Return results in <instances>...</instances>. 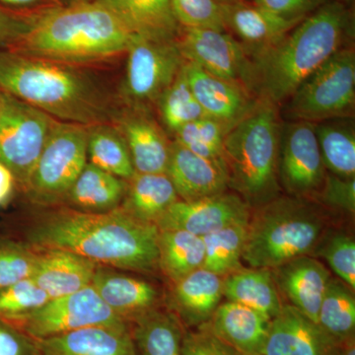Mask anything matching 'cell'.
Returning <instances> with one entry per match:
<instances>
[{"label":"cell","mask_w":355,"mask_h":355,"mask_svg":"<svg viewBox=\"0 0 355 355\" xmlns=\"http://www.w3.org/2000/svg\"><path fill=\"white\" fill-rule=\"evenodd\" d=\"M312 254L324 258L338 279L354 291L355 242L352 235L327 229Z\"/></svg>","instance_id":"38"},{"label":"cell","mask_w":355,"mask_h":355,"mask_svg":"<svg viewBox=\"0 0 355 355\" xmlns=\"http://www.w3.org/2000/svg\"><path fill=\"white\" fill-rule=\"evenodd\" d=\"M223 297V277L200 268L173 284L170 309L184 327L207 323Z\"/></svg>","instance_id":"24"},{"label":"cell","mask_w":355,"mask_h":355,"mask_svg":"<svg viewBox=\"0 0 355 355\" xmlns=\"http://www.w3.org/2000/svg\"><path fill=\"white\" fill-rule=\"evenodd\" d=\"M87 159L91 164L125 181L135 176L127 142L113 123L89 125Z\"/></svg>","instance_id":"32"},{"label":"cell","mask_w":355,"mask_h":355,"mask_svg":"<svg viewBox=\"0 0 355 355\" xmlns=\"http://www.w3.org/2000/svg\"><path fill=\"white\" fill-rule=\"evenodd\" d=\"M57 121L41 110L4 94L0 111V162L12 171L20 193Z\"/></svg>","instance_id":"11"},{"label":"cell","mask_w":355,"mask_h":355,"mask_svg":"<svg viewBox=\"0 0 355 355\" xmlns=\"http://www.w3.org/2000/svg\"><path fill=\"white\" fill-rule=\"evenodd\" d=\"M108 8L132 36L174 41L182 27L177 22L171 0H96Z\"/></svg>","instance_id":"26"},{"label":"cell","mask_w":355,"mask_h":355,"mask_svg":"<svg viewBox=\"0 0 355 355\" xmlns=\"http://www.w3.org/2000/svg\"><path fill=\"white\" fill-rule=\"evenodd\" d=\"M355 104V51L343 46L299 86L289 98L292 121L320 123L347 118Z\"/></svg>","instance_id":"8"},{"label":"cell","mask_w":355,"mask_h":355,"mask_svg":"<svg viewBox=\"0 0 355 355\" xmlns=\"http://www.w3.org/2000/svg\"><path fill=\"white\" fill-rule=\"evenodd\" d=\"M4 94L0 92V111H1L2 104H3Z\"/></svg>","instance_id":"51"},{"label":"cell","mask_w":355,"mask_h":355,"mask_svg":"<svg viewBox=\"0 0 355 355\" xmlns=\"http://www.w3.org/2000/svg\"><path fill=\"white\" fill-rule=\"evenodd\" d=\"M35 250L37 260L31 279L51 299L74 293L91 286L100 266L67 250Z\"/></svg>","instance_id":"22"},{"label":"cell","mask_w":355,"mask_h":355,"mask_svg":"<svg viewBox=\"0 0 355 355\" xmlns=\"http://www.w3.org/2000/svg\"><path fill=\"white\" fill-rule=\"evenodd\" d=\"M316 135L324 168L331 174L354 179L355 135L343 123H316Z\"/></svg>","instance_id":"35"},{"label":"cell","mask_w":355,"mask_h":355,"mask_svg":"<svg viewBox=\"0 0 355 355\" xmlns=\"http://www.w3.org/2000/svg\"><path fill=\"white\" fill-rule=\"evenodd\" d=\"M248 223L249 221L232 224L202 236L205 244L202 268L222 277L242 268Z\"/></svg>","instance_id":"34"},{"label":"cell","mask_w":355,"mask_h":355,"mask_svg":"<svg viewBox=\"0 0 355 355\" xmlns=\"http://www.w3.org/2000/svg\"><path fill=\"white\" fill-rule=\"evenodd\" d=\"M30 277L0 289V321L14 319L38 309L50 300Z\"/></svg>","instance_id":"40"},{"label":"cell","mask_w":355,"mask_h":355,"mask_svg":"<svg viewBox=\"0 0 355 355\" xmlns=\"http://www.w3.org/2000/svg\"><path fill=\"white\" fill-rule=\"evenodd\" d=\"M39 17L20 15L0 8V50H13L26 38Z\"/></svg>","instance_id":"44"},{"label":"cell","mask_w":355,"mask_h":355,"mask_svg":"<svg viewBox=\"0 0 355 355\" xmlns=\"http://www.w3.org/2000/svg\"><path fill=\"white\" fill-rule=\"evenodd\" d=\"M128 327L137 355H182L186 327L170 308L149 311Z\"/></svg>","instance_id":"28"},{"label":"cell","mask_w":355,"mask_h":355,"mask_svg":"<svg viewBox=\"0 0 355 355\" xmlns=\"http://www.w3.org/2000/svg\"><path fill=\"white\" fill-rule=\"evenodd\" d=\"M159 123L172 137L187 123L207 116L193 95L183 67L154 106Z\"/></svg>","instance_id":"36"},{"label":"cell","mask_w":355,"mask_h":355,"mask_svg":"<svg viewBox=\"0 0 355 355\" xmlns=\"http://www.w3.org/2000/svg\"><path fill=\"white\" fill-rule=\"evenodd\" d=\"M330 0H253L254 4L287 20L301 22Z\"/></svg>","instance_id":"45"},{"label":"cell","mask_w":355,"mask_h":355,"mask_svg":"<svg viewBox=\"0 0 355 355\" xmlns=\"http://www.w3.org/2000/svg\"><path fill=\"white\" fill-rule=\"evenodd\" d=\"M91 286L116 316L130 324L160 307L162 295L153 282L99 266Z\"/></svg>","instance_id":"21"},{"label":"cell","mask_w":355,"mask_h":355,"mask_svg":"<svg viewBox=\"0 0 355 355\" xmlns=\"http://www.w3.org/2000/svg\"><path fill=\"white\" fill-rule=\"evenodd\" d=\"M270 318L239 303L219 304L207 323L203 324L217 338L243 354H260Z\"/></svg>","instance_id":"25"},{"label":"cell","mask_w":355,"mask_h":355,"mask_svg":"<svg viewBox=\"0 0 355 355\" xmlns=\"http://www.w3.org/2000/svg\"><path fill=\"white\" fill-rule=\"evenodd\" d=\"M203 261L202 237L178 229L159 230L158 268L172 284L202 268Z\"/></svg>","instance_id":"31"},{"label":"cell","mask_w":355,"mask_h":355,"mask_svg":"<svg viewBox=\"0 0 355 355\" xmlns=\"http://www.w3.org/2000/svg\"><path fill=\"white\" fill-rule=\"evenodd\" d=\"M316 195L326 207L354 214L355 179H343L329 173Z\"/></svg>","instance_id":"42"},{"label":"cell","mask_w":355,"mask_h":355,"mask_svg":"<svg viewBox=\"0 0 355 355\" xmlns=\"http://www.w3.org/2000/svg\"><path fill=\"white\" fill-rule=\"evenodd\" d=\"M171 6L182 28L226 31L218 0H171Z\"/></svg>","instance_id":"41"},{"label":"cell","mask_w":355,"mask_h":355,"mask_svg":"<svg viewBox=\"0 0 355 355\" xmlns=\"http://www.w3.org/2000/svg\"><path fill=\"white\" fill-rule=\"evenodd\" d=\"M270 270L280 295L289 301L287 304L317 324L322 300L331 277L328 268L312 256H301Z\"/></svg>","instance_id":"20"},{"label":"cell","mask_w":355,"mask_h":355,"mask_svg":"<svg viewBox=\"0 0 355 355\" xmlns=\"http://www.w3.org/2000/svg\"><path fill=\"white\" fill-rule=\"evenodd\" d=\"M184 76L205 114L230 130L254 106L251 93L205 71L193 62H184Z\"/></svg>","instance_id":"19"},{"label":"cell","mask_w":355,"mask_h":355,"mask_svg":"<svg viewBox=\"0 0 355 355\" xmlns=\"http://www.w3.org/2000/svg\"><path fill=\"white\" fill-rule=\"evenodd\" d=\"M223 296L272 319L284 304L272 270L240 268L223 277Z\"/></svg>","instance_id":"30"},{"label":"cell","mask_w":355,"mask_h":355,"mask_svg":"<svg viewBox=\"0 0 355 355\" xmlns=\"http://www.w3.org/2000/svg\"><path fill=\"white\" fill-rule=\"evenodd\" d=\"M242 260L253 268L272 270L301 256H312L326 232L321 210L303 198L286 196L253 209Z\"/></svg>","instance_id":"6"},{"label":"cell","mask_w":355,"mask_h":355,"mask_svg":"<svg viewBox=\"0 0 355 355\" xmlns=\"http://www.w3.org/2000/svg\"><path fill=\"white\" fill-rule=\"evenodd\" d=\"M166 174L171 180L179 200L193 202L214 197L229 189L223 159L202 157L173 140Z\"/></svg>","instance_id":"16"},{"label":"cell","mask_w":355,"mask_h":355,"mask_svg":"<svg viewBox=\"0 0 355 355\" xmlns=\"http://www.w3.org/2000/svg\"><path fill=\"white\" fill-rule=\"evenodd\" d=\"M317 324L335 343L354 338V291L343 280L331 277L320 307Z\"/></svg>","instance_id":"33"},{"label":"cell","mask_w":355,"mask_h":355,"mask_svg":"<svg viewBox=\"0 0 355 355\" xmlns=\"http://www.w3.org/2000/svg\"><path fill=\"white\" fill-rule=\"evenodd\" d=\"M352 34V14L338 0L301 21L282 41L252 57L254 93L279 104L293 95Z\"/></svg>","instance_id":"3"},{"label":"cell","mask_w":355,"mask_h":355,"mask_svg":"<svg viewBox=\"0 0 355 355\" xmlns=\"http://www.w3.org/2000/svg\"><path fill=\"white\" fill-rule=\"evenodd\" d=\"M238 355H261V354H240V352H238Z\"/></svg>","instance_id":"54"},{"label":"cell","mask_w":355,"mask_h":355,"mask_svg":"<svg viewBox=\"0 0 355 355\" xmlns=\"http://www.w3.org/2000/svg\"><path fill=\"white\" fill-rule=\"evenodd\" d=\"M132 35L97 1L57 7L44 14L13 50L72 64L123 60Z\"/></svg>","instance_id":"4"},{"label":"cell","mask_w":355,"mask_h":355,"mask_svg":"<svg viewBox=\"0 0 355 355\" xmlns=\"http://www.w3.org/2000/svg\"><path fill=\"white\" fill-rule=\"evenodd\" d=\"M221 3H227V2L234 1V0H218Z\"/></svg>","instance_id":"53"},{"label":"cell","mask_w":355,"mask_h":355,"mask_svg":"<svg viewBox=\"0 0 355 355\" xmlns=\"http://www.w3.org/2000/svg\"><path fill=\"white\" fill-rule=\"evenodd\" d=\"M0 355H38L34 340L0 321Z\"/></svg>","instance_id":"46"},{"label":"cell","mask_w":355,"mask_h":355,"mask_svg":"<svg viewBox=\"0 0 355 355\" xmlns=\"http://www.w3.org/2000/svg\"><path fill=\"white\" fill-rule=\"evenodd\" d=\"M226 31L246 49L251 58L275 46L300 22L287 20L250 0L221 3Z\"/></svg>","instance_id":"17"},{"label":"cell","mask_w":355,"mask_h":355,"mask_svg":"<svg viewBox=\"0 0 355 355\" xmlns=\"http://www.w3.org/2000/svg\"><path fill=\"white\" fill-rule=\"evenodd\" d=\"M328 355H355L354 338L345 342L336 343Z\"/></svg>","instance_id":"49"},{"label":"cell","mask_w":355,"mask_h":355,"mask_svg":"<svg viewBox=\"0 0 355 355\" xmlns=\"http://www.w3.org/2000/svg\"><path fill=\"white\" fill-rule=\"evenodd\" d=\"M226 132L227 130L220 123L205 116L178 130L172 139L202 157L223 159Z\"/></svg>","instance_id":"37"},{"label":"cell","mask_w":355,"mask_h":355,"mask_svg":"<svg viewBox=\"0 0 355 355\" xmlns=\"http://www.w3.org/2000/svg\"><path fill=\"white\" fill-rule=\"evenodd\" d=\"M23 230L34 249L67 250L98 265L139 273L158 272L159 229L119 209L89 214L64 205L36 207Z\"/></svg>","instance_id":"2"},{"label":"cell","mask_w":355,"mask_h":355,"mask_svg":"<svg viewBox=\"0 0 355 355\" xmlns=\"http://www.w3.org/2000/svg\"><path fill=\"white\" fill-rule=\"evenodd\" d=\"M338 1L342 2L345 6H349V4L352 3V0H338Z\"/></svg>","instance_id":"52"},{"label":"cell","mask_w":355,"mask_h":355,"mask_svg":"<svg viewBox=\"0 0 355 355\" xmlns=\"http://www.w3.org/2000/svg\"><path fill=\"white\" fill-rule=\"evenodd\" d=\"M336 343L318 324L284 303L270 320L261 355H328Z\"/></svg>","instance_id":"18"},{"label":"cell","mask_w":355,"mask_h":355,"mask_svg":"<svg viewBox=\"0 0 355 355\" xmlns=\"http://www.w3.org/2000/svg\"><path fill=\"white\" fill-rule=\"evenodd\" d=\"M87 125L58 121L21 195L32 207L62 202L87 159Z\"/></svg>","instance_id":"7"},{"label":"cell","mask_w":355,"mask_h":355,"mask_svg":"<svg viewBox=\"0 0 355 355\" xmlns=\"http://www.w3.org/2000/svg\"><path fill=\"white\" fill-rule=\"evenodd\" d=\"M279 109L266 98H257L254 106L227 130L223 160L229 188L252 209L279 197Z\"/></svg>","instance_id":"5"},{"label":"cell","mask_w":355,"mask_h":355,"mask_svg":"<svg viewBox=\"0 0 355 355\" xmlns=\"http://www.w3.org/2000/svg\"><path fill=\"white\" fill-rule=\"evenodd\" d=\"M36 260V250L23 240L0 238V289L32 277Z\"/></svg>","instance_id":"39"},{"label":"cell","mask_w":355,"mask_h":355,"mask_svg":"<svg viewBox=\"0 0 355 355\" xmlns=\"http://www.w3.org/2000/svg\"><path fill=\"white\" fill-rule=\"evenodd\" d=\"M60 7L53 0H0V8L26 16L44 15Z\"/></svg>","instance_id":"47"},{"label":"cell","mask_w":355,"mask_h":355,"mask_svg":"<svg viewBox=\"0 0 355 355\" xmlns=\"http://www.w3.org/2000/svg\"><path fill=\"white\" fill-rule=\"evenodd\" d=\"M182 355H238V352L202 324L196 330L184 331Z\"/></svg>","instance_id":"43"},{"label":"cell","mask_w":355,"mask_h":355,"mask_svg":"<svg viewBox=\"0 0 355 355\" xmlns=\"http://www.w3.org/2000/svg\"><path fill=\"white\" fill-rule=\"evenodd\" d=\"M58 6L65 7L76 6V4L86 3V2H93L96 0H53Z\"/></svg>","instance_id":"50"},{"label":"cell","mask_w":355,"mask_h":355,"mask_svg":"<svg viewBox=\"0 0 355 355\" xmlns=\"http://www.w3.org/2000/svg\"><path fill=\"white\" fill-rule=\"evenodd\" d=\"M123 62L119 88L123 106L154 111L184 60L177 40L158 41L133 36Z\"/></svg>","instance_id":"9"},{"label":"cell","mask_w":355,"mask_h":355,"mask_svg":"<svg viewBox=\"0 0 355 355\" xmlns=\"http://www.w3.org/2000/svg\"><path fill=\"white\" fill-rule=\"evenodd\" d=\"M113 123L127 142L135 173L166 174L173 139L153 110L123 106Z\"/></svg>","instance_id":"14"},{"label":"cell","mask_w":355,"mask_h":355,"mask_svg":"<svg viewBox=\"0 0 355 355\" xmlns=\"http://www.w3.org/2000/svg\"><path fill=\"white\" fill-rule=\"evenodd\" d=\"M123 60L80 64L0 50V92L58 121L87 127L113 123L123 106L119 89Z\"/></svg>","instance_id":"1"},{"label":"cell","mask_w":355,"mask_h":355,"mask_svg":"<svg viewBox=\"0 0 355 355\" xmlns=\"http://www.w3.org/2000/svg\"><path fill=\"white\" fill-rule=\"evenodd\" d=\"M316 123L293 121L282 127L279 151L280 187L293 197L317 193L326 177Z\"/></svg>","instance_id":"13"},{"label":"cell","mask_w":355,"mask_h":355,"mask_svg":"<svg viewBox=\"0 0 355 355\" xmlns=\"http://www.w3.org/2000/svg\"><path fill=\"white\" fill-rule=\"evenodd\" d=\"M128 181L87 163L60 205L78 211L103 214L121 207Z\"/></svg>","instance_id":"27"},{"label":"cell","mask_w":355,"mask_h":355,"mask_svg":"<svg viewBox=\"0 0 355 355\" xmlns=\"http://www.w3.org/2000/svg\"><path fill=\"white\" fill-rule=\"evenodd\" d=\"M2 323L35 342L89 327L128 324L110 309L92 286L50 299L38 309Z\"/></svg>","instance_id":"10"},{"label":"cell","mask_w":355,"mask_h":355,"mask_svg":"<svg viewBox=\"0 0 355 355\" xmlns=\"http://www.w3.org/2000/svg\"><path fill=\"white\" fill-rule=\"evenodd\" d=\"M35 345L38 355H137L128 324L89 327Z\"/></svg>","instance_id":"23"},{"label":"cell","mask_w":355,"mask_h":355,"mask_svg":"<svg viewBox=\"0 0 355 355\" xmlns=\"http://www.w3.org/2000/svg\"><path fill=\"white\" fill-rule=\"evenodd\" d=\"M19 193L17 181L12 171L0 162V207H6Z\"/></svg>","instance_id":"48"},{"label":"cell","mask_w":355,"mask_h":355,"mask_svg":"<svg viewBox=\"0 0 355 355\" xmlns=\"http://www.w3.org/2000/svg\"><path fill=\"white\" fill-rule=\"evenodd\" d=\"M178 200L176 190L167 174L135 173L128 181L120 209L137 220L156 225Z\"/></svg>","instance_id":"29"},{"label":"cell","mask_w":355,"mask_h":355,"mask_svg":"<svg viewBox=\"0 0 355 355\" xmlns=\"http://www.w3.org/2000/svg\"><path fill=\"white\" fill-rule=\"evenodd\" d=\"M177 44L184 62H193L212 76L254 94L251 55L230 33L182 28Z\"/></svg>","instance_id":"12"},{"label":"cell","mask_w":355,"mask_h":355,"mask_svg":"<svg viewBox=\"0 0 355 355\" xmlns=\"http://www.w3.org/2000/svg\"><path fill=\"white\" fill-rule=\"evenodd\" d=\"M252 209L237 193H225L193 202L178 200L156 223L159 230L178 229L202 236L249 221Z\"/></svg>","instance_id":"15"}]
</instances>
